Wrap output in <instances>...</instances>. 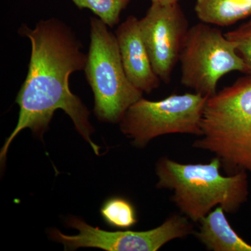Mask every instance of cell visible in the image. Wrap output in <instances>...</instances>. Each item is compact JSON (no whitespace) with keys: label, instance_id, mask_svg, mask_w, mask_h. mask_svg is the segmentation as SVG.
<instances>
[{"label":"cell","instance_id":"8","mask_svg":"<svg viewBox=\"0 0 251 251\" xmlns=\"http://www.w3.org/2000/svg\"><path fill=\"white\" fill-rule=\"evenodd\" d=\"M139 25L153 71L162 82L169 83L189 30L184 11L178 3H151Z\"/></svg>","mask_w":251,"mask_h":251},{"label":"cell","instance_id":"9","mask_svg":"<svg viewBox=\"0 0 251 251\" xmlns=\"http://www.w3.org/2000/svg\"><path fill=\"white\" fill-rule=\"evenodd\" d=\"M122 64L127 77L143 93L150 94L161 84L153 71L140 31L139 20L130 16L115 31Z\"/></svg>","mask_w":251,"mask_h":251},{"label":"cell","instance_id":"3","mask_svg":"<svg viewBox=\"0 0 251 251\" xmlns=\"http://www.w3.org/2000/svg\"><path fill=\"white\" fill-rule=\"evenodd\" d=\"M193 147L214 153L228 175H251V74L207 99Z\"/></svg>","mask_w":251,"mask_h":251},{"label":"cell","instance_id":"5","mask_svg":"<svg viewBox=\"0 0 251 251\" xmlns=\"http://www.w3.org/2000/svg\"><path fill=\"white\" fill-rule=\"evenodd\" d=\"M208 97L199 93L173 94L157 101L142 97L120 122L122 133L137 148L168 134H202L203 112Z\"/></svg>","mask_w":251,"mask_h":251},{"label":"cell","instance_id":"10","mask_svg":"<svg viewBox=\"0 0 251 251\" xmlns=\"http://www.w3.org/2000/svg\"><path fill=\"white\" fill-rule=\"evenodd\" d=\"M226 213L221 206L213 209L200 221L195 237L209 251H251V244L238 235Z\"/></svg>","mask_w":251,"mask_h":251},{"label":"cell","instance_id":"6","mask_svg":"<svg viewBox=\"0 0 251 251\" xmlns=\"http://www.w3.org/2000/svg\"><path fill=\"white\" fill-rule=\"evenodd\" d=\"M179 62L181 84L208 98L217 93L218 82L226 74H247L234 44L218 28L202 22L189 28Z\"/></svg>","mask_w":251,"mask_h":251},{"label":"cell","instance_id":"2","mask_svg":"<svg viewBox=\"0 0 251 251\" xmlns=\"http://www.w3.org/2000/svg\"><path fill=\"white\" fill-rule=\"evenodd\" d=\"M221 168L216 156L208 163H181L163 157L156 163V187L173 191L172 202L193 223L217 206L234 214L249 198L248 173L224 176Z\"/></svg>","mask_w":251,"mask_h":251},{"label":"cell","instance_id":"13","mask_svg":"<svg viewBox=\"0 0 251 251\" xmlns=\"http://www.w3.org/2000/svg\"><path fill=\"white\" fill-rule=\"evenodd\" d=\"M131 0H72L79 9H88L108 27L120 22V15Z\"/></svg>","mask_w":251,"mask_h":251},{"label":"cell","instance_id":"1","mask_svg":"<svg viewBox=\"0 0 251 251\" xmlns=\"http://www.w3.org/2000/svg\"><path fill=\"white\" fill-rule=\"evenodd\" d=\"M18 32L30 41V61L16 97L20 108L18 123L1 148V164L18 133L29 128L41 138L59 109L70 117L81 136L99 155L100 148L91 138L94 128L89 120L90 111L69 88L71 75L85 67L87 55L81 50L80 41L69 26L54 18L41 20L34 28L23 25Z\"/></svg>","mask_w":251,"mask_h":251},{"label":"cell","instance_id":"15","mask_svg":"<svg viewBox=\"0 0 251 251\" xmlns=\"http://www.w3.org/2000/svg\"><path fill=\"white\" fill-rule=\"evenodd\" d=\"M151 3H156V4L168 5L176 4L179 0H151Z\"/></svg>","mask_w":251,"mask_h":251},{"label":"cell","instance_id":"14","mask_svg":"<svg viewBox=\"0 0 251 251\" xmlns=\"http://www.w3.org/2000/svg\"><path fill=\"white\" fill-rule=\"evenodd\" d=\"M225 35L234 44L237 53L245 63L247 74H251V16L247 22Z\"/></svg>","mask_w":251,"mask_h":251},{"label":"cell","instance_id":"12","mask_svg":"<svg viewBox=\"0 0 251 251\" xmlns=\"http://www.w3.org/2000/svg\"><path fill=\"white\" fill-rule=\"evenodd\" d=\"M100 213L107 224L116 228H129L138 222L134 206L122 197L109 198L103 203Z\"/></svg>","mask_w":251,"mask_h":251},{"label":"cell","instance_id":"11","mask_svg":"<svg viewBox=\"0 0 251 251\" xmlns=\"http://www.w3.org/2000/svg\"><path fill=\"white\" fill-rule=\"evenodd\" d=\"M195 11L201 22L227 27L251 16V0H197Z\"/></svg>","mask_w":251,"mask_h":251},{"label":"cell","instance_id":"7","mask_svg":"<svg viewBox=\"0 0 251 251\" xmlns=\"http://www.w3.org/2000/svg\"><path fill=\"white\" fill-rule=\"evenodd\" d=\"M192 221L186 216H169L156 228L147 231L108 232L94 227L78 218L71 217L68 226L76 229V235H67L51 229V239L63 244L66 250L97 248L108 251H156L175 239H183L194 232Z\"/></svg>","mask_w":251,"mask_h":251},{"label":"cell","instance_id":"4","mask_svg":"<svg viewBox=\"0 0 251 251\" xmlns=\"http://www.w3.org/2000/svg\"><path fill=\"white\" fill-rule=\"evenodd\" d=\"M100 18H91L86 79L93 91L94 112L100 121L120 123L128 109L143 97L127 77L116 35Z\"/></svg>","mask_w":251,"mask_h":251}]
</instances>
